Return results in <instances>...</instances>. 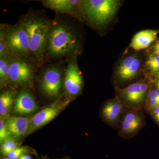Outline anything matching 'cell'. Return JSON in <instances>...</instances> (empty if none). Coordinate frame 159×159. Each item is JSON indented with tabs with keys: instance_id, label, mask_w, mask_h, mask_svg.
<instances>
[{
	"instance_id": "cell-14",
	"label": "cell",
	"mask_w": 159,
	"mask_h": 159,
	"mask_svg": "<svg viewBox=\"0 0 159 159\" xmlns=\"http://www.w3.org/2000/svg\"><path fill=\"white\" fill-rule=\"evenodd\" d=\"M120 96L122 99L131 105H139L144 102L146 94L142 92L141 81L132 84L120 90Z\"/></svg>"
},
{
	"instance_id": "cell-19",
	"label": "cell",
	"mask_w": 159,
	"mask_h": 159,
	"mask_svg": "<svg viewBox=\"0 0 159 159\" xmlns=\"http://www.w3.org/2000/svg\"><path fill=\"white\" fill-rule=\"evenodd\" d=\"M144 65L151 75L156 77L159 72V56L149 54Z\"/></svg>"
},
{
	"instance_id": "cell-16",
	"label": "cell",
	"mask_w": 159,
	"mask_h": 159,
	"mask_svg": "<svg viewBox=\"0 0 159 159\" xmlns=\"http://www.w3.org/2000/svg\"><path fill=\"white\" fill-rule=\"evenodd\" d=\"M142 119L139 115L129 112L123 117L122 123V132L126 134L133 133L142 125Z\"/></svg>"
},
{
	"instance_id": "cell-21",
	"label": "cell",
	"mask_w": 159,
	"mask_h": 159,
	"mask_svg": "<svg viewBox=\"0 0 159 159\" xmlns=\"http://www.w3.org/2000/svg\"><path fill=\"white\" fill-rule=\"evenodd\" d=\"M159 105V97L156 89H152L148 93L147 102V108L152 111L154 109Z\"/></svg>"
},
{
	"instance_id": "cell-30",
	"label": "cell",
	"mask_w": 159,
	"mask_h": 159,
	"mask_svg": "<svg viewBox=\"0 0 159 159\" xmlns=\"http://www.w3.org/2000/svg\"><path fill=\"white\" fill-rule=\"evenodd\" d=\"M2 159H11L9 158L8 157V158H3Z\"/></svg>"
},
{
	"instance_id": "cell-6",
	"label": "cell",
	"mask_w": 159,
	"mask_h": 159,
	"mask_svg": "<svg viewBox=\"0 0 159 159\" xmlns=\"http://www.w3.org/2000/svg\"><path fill=\"white\" fill-rule=\"evenodd\" d=\"M65 69L58 65H51L43 69L41 77V89L50 97L58 96L64 83Z\"/></svg>"
},
{
	"instance_id": "cell-29",
	"label": "cell",
	"mask_w": 159,
	"mask_h": 159,
	"mask_svg": "<svg viewBox=\"0 0 159 159\" xmlns=\"http://www.w3.org/2000/svg\"><path fill=\"white\" fill-rule=\"evenodd\" d=\"M156 77H157V79H159V72L158 74H157Z\"/></svg>"
},
{
	"instance_id": "cell-28",
	"label": "cell",
	"mask_w": 159,
	"mask_h": 159,
	"mask_svg": "<svg viewBox=\"0 0 159 159\" xmlns=\"http://www.w3.org/2000/svg\"><path fill=\"white\" fill-rule=\"evenodd\" d=\"M155 84L157 88L159 90V79H157V80L155 82Z\"/></svg>"
},
{
	"instance_id": "cell-25",
	"label": "cell",
	"mask_w": 159,
	"mask_h": 159,
	"mask_svg": "<svg viewBox=\"0 0 159 159\" xmlns=\"http://www.w3.org/2000/svg\"><path fill=\"white\" fill-rule=\"evenodd\" d=\"M149 54L159 56V38L157 39L150 47Z\"/></svg>"
},
{
	"instance_id": "cell-15",
	"label": "cell",
	"mask_w": 159,
	"mask_h": 159,
	"mask_svg": "<svg viewBox=\"0 0 159 159\" xmlns=\"http://www.w3.org/2000/svg\"><path fill=\"white\" fill-rule=\"evenodd\" d=\"M122 110V103L119 99L115 98L106 103L102 109V114L106 120L112 123L119 119Z\"/></svg>"
},
{
	"instance_id": "cell-3",
	"label": "cell",
	"mask_w": 159,
	"mask_h": 159,
	"mask_svg": "<svg viewBox=\"0 0 159 159\" xmlns=\"http://www.w3.org/2000/svg\"><path fill=\"white\" fill-rule=\"evenodd\" d=\"M118 0H83L80 9L82 17L92 25L103 26L112 20L121 6Z\"/></svg>"
},
{
	"instance_id": "cell-9",
	"label": "cell",
	"mask_w": 159,
	"mask_h": 159,
	"mask_svg": "<svg viewBox=\"0 0 159 159\" xmlns=\"http://www.w3.org/2000/svg\"><path fill=\"white\" fill-rule=\"evenodd\" d=\"M46 8L62 14L77 18L82 17L80 9L81 1L78 0H43L39 1Z\"/></svg>"
},
{
	"instance_id": "cell-7",
	"label": "cell",
	"mask_w": 159,
	"mask_h": 159,
	"mask_svg": "<svg viewBox=\"0 0 159 159\" xmlns=\"http://www.w3.org/2000/svg\"><path fill=\"white\" fill-rule=\"evenodd\" d=\"M142 66V59L140 54L136 53L125 55L119 60L116 66L115 77L120 82H128L139 75Z\"/></svg>"
},
{
	"instance_id": "cell-11",
	"label": "cell",
	"mask_w": 159,
	"mask_h": 159,
	"mask_svg": "<svg viewBox=\"0 0 159 159\" xmlns=\"http://www.w3.org/2000/svg\"><path fill=\"white\" fill-rule=\"evenodd\" d=\"M38 109V106L34 97L29 91L22 90L17 94L15 99L13 110L15 113L20 115L33 113Z\"/></svg>"
},
{
	"instance_id": "cell-8",
	"label": "cell",
	"mask_w": 159,
	"mask_h": 159,
	"mask_svg": "<svg viewBox=\"0 0 159 159\" xmlns=\"http://www.w3.org/2000/svg\"><path fill=\"white\" fill-rule=\"evenodd\" d=\"M77 56L68 59L65 69L64 86L69 96L75 97L80 93L83 86V78L78 62Z\"/></svg>"
},
{
	"instance_id": "cell-12",
	"label": "cell",
	"mask_w": 159,
	"mask_h": 159,
	"mask_svg": "<svg viewBox=\"0 0 159 159\" xmlns=\"http://www.w3.org/2000/svg\"><path fill=\"white\" fill-rule=\"evenodd\" d=\"M159 30H145L139 31L133 38L128 49L136 51L148 48L157 39Z\"/></svg>"
},
{
	"instance_id": "cell-13",
	"label": "cell",
	"mask_w": 159,
	"mask_h": 159,
	"mask_svg": "<svg viewBox=\"0 0 159 159\" xmlns=\"http://www.w3.org/2000/svg\"><path fill=\"white\" fill-rule=\"evenodd\" d=\"M31 120L24 117H8L6 122L11 136L16 139L25 136L30 131Z\"/></svg>"
},
{
	"instance_id": "cell-17",
	"label": "cell",
	"mask_w": 159,
	"mask_h": 159,
	"mask_svg": "<svg viewBox=\"0 0 159 159\" xmlns=\"http://www.w3.org/2000/svg\"><path fill=\"white\" fill-rule=\"evenodd\" d=\"M14 93L11 90H7L3 92L0 96V115L5 116L11 109L14 102Z\"/></svg>"
},
{
	"instance_id": "cell-4",
	"label": "cell",
	"mask_w": 159,
	"mask_h": 159,
	"mask_svg": "<svg viewBox=\"0 0 159 159\" xmlns=\"http://www.w3.org/2000/svg\"><path fill=\"white\" fill-rule=\"evenodd\" d=\"M0 29L4 34L10 57H25L33 61L29 36L19 23L14 25L1 24Z\"/></svg>"
},
{
	"instance_id": "cell-18",
	"label": "cell",
	"mask_w": 159,
	"mask_h": 159,
	"mask_svg": "<svg viewBox=\"0 0 159 159\" xmlns=\"http://www.w3.org/2000/svg\"><path fill=\"white\" fill-rule=\"evenodd\" d=\"M11 66V57L0 59V83L1 88L8 84Z\"/></svg>"
},
{
	"instance_id": "cell-20",
	"label": "cell",
	"mask_w": 159,
	"mask_h": 159,
	"mask_svg": "<svg viewBox=\"0 0 159 159\" xmlns=\"http://www.w3.org/2000/svg\"><path fill=\"white\" fill-rule=\"evenodd\" d=\"M18 143L15 138L10 137L2 143L1 146V152L3 156H7L9 152L18 148Z\"/></svg>"
},
{
	"instance_id": "cell-1",
	"label": "cell",
	"mask_w": 159,
	"mask_h": 159,
	"mask_svg": "<svg viewBox=\"0 0 159 159\" xmlns=\"http://www.w3.org/2000/svg\"><path fill=\"white\" fill-rule=\"evenodd\" d=\"M80 34L70 18L57 16L52 20L45 51V59L78 56L81 49Z\"/></svg>"
},
{
	"instance_id": "cell-5",
	"label": "cell",
	"mask_w": 159,
	"mask_h": 159,
	"mask_svg": "<svg viewBox=\"0 0 159 159\" xmlns=\"http://www.w3.org/2000/svg\"><path fill=\"white\" fill-rule=\"evenodd\" d=\"M35 63L25 57H11V66L8 84L13 87L29 83L32 80L34 74Z\"/></svg>"
},
{
	"instance_id": "cell-24",
	"label": "cell",
	"mask_w": 159,
	"mask_h": 159,
	"mask_svg": "<svg viewBox=\"0 0 159 159\" xmlns=\"http://www.w3.org/2000/svg\"><path fill=\"white\" fill-rule=\"evenodd\" d=\"M27 151L28 149L26 147H18L9 152L7 156L11 159H19L22 155L25 153Z\"/></svg>"
},
{
	"instance_id": "cell-27",
	"label": "cell",
	"mask_w": 159,
	"mask_h": 159,
	"mask_svg": "<svg viewBox=\"0 0 159 159\" xmlns=\"http://www.w3.org/2000/svg\"><path fill=\"white\" fill-rule=\"evenodd\" d=\"M19 159H32V158H31V157L29 155L24 153L20 157Z\"/></svg>"
},
{
	"instance_id": "cell-10",
	"label": "cell",
	"mask_w": 159,
	"mask_h": 159,
	"mask_svg": "<svg viewBox=\"0 0 159 159\" xmlns=\"http://www.w3.org/2000/svg\"><path fill=\"white\" fill-rule=\"evenodd\" d=\"M66 104V102H55L40 111L31 119L30 130H35L48 123L57 116Z\"/></svg>"
},
{
	"instance_id": "cell-23",
	"label": "cell",
	"mask_w": 159,
	"mask_h": 159,
	"mask_svg": "<svg viewBox=\"0 0 159 159\" xmlns=\"http://www.w3.org/2000/svg\"><path fill=\"white\" fill-rule=\"evenodd\" d=\"M11 136L9 133L6 122L2 118L0 120V142L2 143L6 139H9Z\"/></svg>"
},
{
	"instance_id": "cell-2",
	"label": "cell",
	"mask_w": 159,
	"mask_h": 159,
	"mask_svg": "<svg viewBox=\"0 0 159 159\" xmlns=\"http://www.w3.org/2000/svg\"><path fill=\"white\" fill-rule=\"evenodd\" d=\"M52 20L43 12L30 11L19 20V24L29 36L33 61L41 65L45 60L47 39Z\"/></svg>"
},
{
	"instance_id": "cell-26",
	"label": "cell",
	"mask_w": 159,
	"mask_h": 159,
	"mask_svg": "<svg viewBox=\"0 0 159 159\" xmlns=\"http://www.w3.org/2000/svg\"><path fill=\"white\" fill-rule=\"evenodd\" d=\"M152 113L154 119L159 124V105L154 109L152 111Z\"/></svg>"
},
{
	"instance_id": "cell-22",
	"label": "cell",
	"mask_w": 159,
	"mask_h": 159,
	"mask_svg": "<svg viewBox=\"0 0 159 159\" xmlns=\"http://www.w3.org/2000/svg\"><path fill=\"white\" fill-rule=\"evenodd\" d=\"M9 57H11L9 55L4 34L2 31L0 29V59Z\"/></svg>"
}]
</instances>
